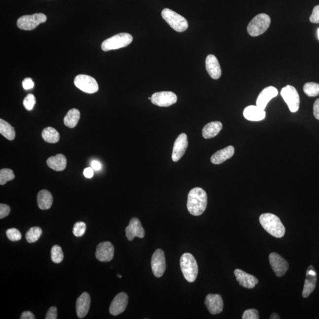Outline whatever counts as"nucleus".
I'll return each mask as SVG.
<instances>
[{
	"label": "nucleus",
	"mask_w": 319,
	"mask_h": 319,
	"mask_svg": "<svg viewBox=\"0 0 319 319\" xmlns=\"http://www.w3.org/2000/svg\"><path fill=\"white\" fill-rule=\"evenodd\" d=\"M208 205V196L201 187H195L189 193L187 208L193 216H200L204 213Z\"/></svg>",
	"instance_id": "obj_1"
},
{
	"label": "nucleus",
	"mask_w": 319,
	"mask_h": 319,
	"mask_svg": "<svg viewBox=\"0 0 319 319\" xmlns=\"http://www.w3.org/2000/svg\"><path fill=\"white\" fill-rule=\"evenodd\" d=\"M259 220L268 234L278 238L284 237L285 229L278 216L272 213H264L259 216Z\"/></svg>",
	"instance_id": "obj_2"
},
{
	"label": "nucleus",
	"mask_w": 319,
	"mask_h": 319,
	"mask_svg": "<svg viewBox=\"0 0 319 319\" xmlns=\"http://www.w3.org/2000/svg\"><path fill=\"white\" fill-rule=\"evenodd\" d=\"M180 264L184 279L189 283L195 282L198 274V265L195 257L190 253H184L181 256Z\"/></svg>",
	"instance_id": "obj_3"
},
{
	"label": "nucleus",
	"mask_w": 319,
	"mask_h": 319,
	"mask_svg": "<svg viewBox=\"0 0 319 319\" xmlns=\"http://www.w3.org/2000/svg\"><path fill=\"white\" fill-rule=\"evenodd\" d=\"M271 23L270 17L264 13L258 14L247 26V32L252 37L258 36L267 31Z\"/></svg>",
	"instance_id": "obj_4"
},
{
	"label": "nucleus",
	"mask_w": 319,
	"mask_h": 319,
	"mask_svg": "<svg viewBox=\"0 0 319 319\" xmlns=\"http://www.w3.org/2000/svg\"><path fill=\"white\" fill-rule=\"evenodd\" d=\"M163 19L171 28L177 32H183L188 28V22L185 18L171 9L165 8L162 12Z\"/></svg>",
	"instance_id": "obj_5"
},
{
	"label": "nucleus",
	"mask_w": 319,
	"mask_h": 319,
	"mask_svg": "<svg viewBox=\"0 0 319 319\" xmlns=\"http://www.w3.org/2000/svg\"><path fill=\"white\" fill-rule=\"evenodd\" d=\"M133 39V36L130 34L121 33L104 40L101 44V48L104 52L123 48L129 45Z\"/></svg>",
	"instance_id": "obj_6"
},
{
	"label": "nucleus",
	"mask_w": 319,
	"mask_h": 319,
	"mask_svg": "<svg viewBox=\"0 0 319 319\" xmlns=\"http://www.w3.org/2000/svg\"><path fill=\"white\" fill-rule=\"evenodd\" d=\"M46 20V16L43 13L26 15L18 19L17 25L18 28L24 31H32L41 23H45Z\"/></svg>",
	"instance_id": "obj_7"
},
{
	"label": "nucleus",
	"mask_w": 319,
	"mask_h": 319,
	"mask_svg": "<svg viewBox=\"0 0 319 319\" xmlns=\"http://www.w3.org/2000/svg\"><path fill=\"white\" fill-rule=\"evenodd\" d=\"M281 95L291 112H296L300 106L299 95L294 86L287 85L282 89Z\"/></svg>",
	"instance_id": "obj_8"
},
{
	"label": "nucleus",
	"mask_w": 319,
	"mask_h": 319,
	"mask_svg": "<svg viewBox=\"0 0 319 319\" xmlns=\"http://www.w3.org/2000/svg\"><path fill=\"white\" fill-rule=\"evenodd\" d=\"M74 85L87 94H94L99 89L97 80L94 77L86 74H79L74 80Z\"/></svg>",
	"instance_id": "obj_9"
},
{
	"label": "nucleus",
	"mask_w": 319,
	"mask_h": 319,
	"mask_svg": "<svg viewBox=\"0 0 319 319\" xmlns=\"http://www.w3.org/2000/svg\"><path fill=\"white\" fill-rule=\"evenodd\" d=\"M151 103L161 107H168L177 103V97L174 92L163 91L152 95Z\"/></svg>",
	"instance_id": "obj_10"
},
{
	"label": "nucleus",
	"mask_w": 319,
	"mask_h": 319,
	"mask_svg": "<svg viewBox=\"0 0 319 319\" xmlns=\"http://www.w3.org/2000/svg\"><path fill=\"white\" fill-rule=\"evenodd\" d=\"M151 265L155 276L159 278L163 275L166 268V262L163 250L158 249L154 252L152 256Z\"/></svg>",
	"instance_id": "obj_11"
},
{
	"label": "nucleus",
	"mask_w": 319,
	"mask_h": 319,
	"mask_svg": "<svg viewBox=\"0 0 319 319\" xmlns=\"http://www.w3.org/2000/svg\"><path fill=\"white\" fill-rule=\"evenodd\" d=\"M269 260L271 268L278 277L284 276L288 270V263L284 258L277 253H271Z\"/></svg>",
	"instance_id": "obj_12"
},
{
	"label": "nucleus",
	"mask_w": 319,
	"mask_h": 319,
	"mask_svg": "<svg viewBox=\"0 0 319 319\" xmlns=\"http://www.w3.org/2000/svg\"><path fill=\"white\" fill-rule=\"evenodd\" d=\"M188 147V140L186 134L182 133L175 140L172 158L175 162H178L183 156Z\"/></svg>",
	"instance_id": "obj_13"
},
{
	"label": "nucleus",
	"mask_w": 319,
	"mask_h": 319,
	"mask_svg": "<svg viewBox=\"0 0 319 319\" xmlns=\"http://www.w3.org/2000/svg\"><path fill=\"white\" fill-rule=\"evenodd\" d=\"M317 283V271L313 265H310L306 271V279L302 292V296L304 298L308 297L315 290Z\"/></svg>",
	"instance_id": "obj_14"
},
{
	"label": "nucleus",
	"mask_w": 319,
	"mask_h": 319,
	"mask_svg": "<svg viewBox=\"0 0 319 319\" xmlns=\"http://www.w3.org/2000/svg\"><path fill=\"white\" fill-rule=\"evenodd\" d=\"M114 255V247L111 243H101L97 247L95 256L98 260L101 262H109L112 260Z\"/></svg>",
	"instance_id": "obj_15"
},
{
	"label": "nucleus",
	"mask_w": 319,
	"mask_h": 319,
	"mask_svg": "<svg viewBox=\"0 0 319 319\" xmlns=\"http://www.w3.org/2000/svg\"><path fill=\"white\" fill-rule=\"evenodd\" d=\"M128 297L126 293L122 292L116 296L110 305L109 313L112 316H118L123 313L127 308Z\"/></svg>",
	"instance_id": "obj_16"
},
{
	"label": "nucleus",
	"mask_w": 319,
	"mask_h": 319,
	"mask_svg": "<svg viewBox=\"0 0 319 319\" xmlns=\"http://www.w3.org/2000/svg\"><path fill=\"white\" fill-rule=\"evenodd\" d=\"M126 237L128 241H131L134 238H143L145 236V231L141 222L137 217L131 219L129 225L126 228Z\"/></svg>",
	"instance_id": "obj_17"
},
{
	"label": "nucleus",
	"mask_w": 319,
	"mask_h": 319,
	"mask_svg": "<svg viewBox=\"0 0 319 319\" xmlns=\"http://www.w3.org/2000/svg\"><path fill=\"white\" fill-rule=\"evenodd\" d=\"M205 305L212 315L220 314L223 309L222 296L219 294H209L205 299Z\"/></svg>",
	"instance_id": "obj_18"
},
{
	"label": "nucleus",
	"mask_w": 319,
	"mask_h": 319,
	"mask_svg": "<svg viewBox=\"0 0 319 319\" xmlns=\"http://www.w3.org/2000/svg\"><path fill=\"white\" fill-rule=\"evenodd\" d=\"M278 90L274 86L265 88L259 94L256 101V106L265 110L268 103L278 95Z\"/></svg>",
	"instance_id": "obj_19"
},
{
	"label": "nucleus",
	"mask_w": 319,
	"mask_h": 319,
	"mask_svg": "<svg viewBox=\"0 0 319 319\" xmlns=\"http://www.w3.org/2000/svg\"><path fill=\"white\" fill-rule=\"evenodd\" d=\"M234 274L240 285L244 288L252 289L258 283V280L255 276L240 269L235 270Z\"/></svg>",
	"instance_id": "obj_20"
},
{
	"label": "nucleus",
	"mask_w": 319,
	"mask_h": 319,
	"mask_svg": "<svg viewBox=\"0 0 319 319\" xmlns=\"http://www.w3.org/2000/svg\"><path fill=\"white\" fill-rule=\"evenodd\" d=\"M206 69L209 74L213 79H218L222 75V70L215 56L210 55L205 61Z\"/></svg>",
	"instance_id": "obj_21"
},
{
	"label": "nucleus",
	"mask_w": 319,
	"mask_h": 319,
	"mask_svg": "<svg viewBox=\"0 0 319 319\" xmlns=\"http://www.w3.org/2000/svg\"><path fill=\"white\" fill-rule=\"evenodd\" d=\"M91 305V297L86 292L77 298L76 303V314L79 319L84 318L88 314Z\"/></svg>",
	"instance_id": "obj_22"
},
{
	"label": "nucleus",
	"mask_w": 319,
	"mask_h": 319,
	"mask_svg": "<svg viewBox=\"0 0 319 319\" xmlns=\"http://www.w3.org/2000/svg\"><path fill=\"white\" fill-rule=\"evenodd\" d=\"M265 110L256 106H250L244 110L243 115L246 120L251 121H260L265 118Z\"/></svg>",
	"instance_id": "obj_23"
},
{
	"label": "nucleus",
	"mask_w": 319,
	"mask_h": 319,
	"mask_svg": "<svg viewBox=\"0 0 319 319\" xmlns=\"http://www.w3.org/2000/svg\"><path fill=\"white\" fill-rule=\"evenodd\" d=\"M235 148L233 146L229 145L227 147L216 152L211 158V162L214 165H220L234 156Z\"/></svg>",
	"instance_id": "obj_24"
},
{
	"label": "nucleus",
	"mask_w": 319,
	"mask_h": 319,
	"mask_svg": "<svg viewBox=\"0 0 319 319\" xmlns=\"http://www.w3.org/2000/svg\"><path fill=\"white\" fill-rule=\"evenodd\" d=\"M47 166L53 171L61 172L64 171L67 167V160L64 155L59 154L55 156L49 158L46 162Z\"/></svg>",
	"instance_id": "obj_25"
},
{
	"label": "nucleus",
	"mask_w": 319,
	"mask_h": 319,
	"mask_svg": "<svg viewBox=\"0 0 319 319\" xmlns=\"http://www.w3.org/2000/svg\"><path fill=\"white\" fill-rule=\"evenodd\" d=\"M37 201L38 207L41 210H49L53 204V196L51 193L47 190H42L38 192Z\"/></svg>",
	"instance_id": "obj_26"
},
{
	"label": "nucleus",
	"mask_w": 319,
	"mask_h": 319,
	"mask_svg": "<svg viewBox=\"0 0 319 319\" xmlns=\"http://www.w3.org/2000/svg\"><path fill=\"white\" fill-rule=\"evenodd\" d=\"M222 129V124L219 121H213L208 123L203 128L202 136L206 139L216 137Z\"/></svg>",
	"instance_id": "obj_27"
},
{
	"label": "nucleus",
	"mask_w": 319,
	"mask_h": 319,
	"mask_svg": "<svg viewBox=\"0 0 319 319\" xmlns=\"http://www.w3.org/2000/svg\"><path fill=\"white\" fill-rule=\"evenodd\" d=\"M80 112L78 109L73 108L70 110L64 118V124L66 126L73 128L77 126L80 119Z\"/></svg>",
	"instance_id": "obj_28"
},
{
	"label": "nucleus",
	"mask_w": 319,
	"mask_h": 319,
	"mask_svg": "<svg viewBox=\"0 0 319 319\" xmlns=\"http://www.w3.org/2000/svg\"><path fill=\"white\" fill-rule=\"evenodd\" d=\"M41 136L44 141L52 144L58 142L60 140V135L58 131L51 127L44 128L41 133Z\"/></svg>",
	"instance_id": "obj_29"
},
{
	"label": "nucleus",
	"mask_w": 319,
	"mask_h": 319,
	"mask_svg": "<svg viewBox=\"0 0 319 319\" xmlns=\"http://www.w3.org/2000/svg\"><path fill=\"white\" fill-rule=\"evenodd\" d=\"M0 133L2 136L8 140H13L16 137V132H15L14 127L4 120H0Z\"/></svg>",
	"instance_id": "obj_30"
},
{
	"label": "nucleus",
	"mask_w": 319,
	"mask_h": 319,
	"mask_svg": "<svg viewBox=\"0 0 319 319\" xmlns=\"http://www.w3.org/2000/svg\"><path fill=\"white\" fill-rule=\"evenodd\" d=\"M42 234V230L38 226H34L26 232V239L29 243H34L39 239Z\"/></svg>",
	"instance_id": "obj_31"
},
{
	"label": "nucleus",
	"mask_w": 319,
	"mask_h": 319,
	"mask_svg": "<svg viewBox=\"0 0 319 319\" xmlns=\"http://www.w3.org/2000/svg\"><path fill=\"white\" fill-rule=\"evenodd\" d=\"M303 91L309 97H317L319 95V84L315 82H308L303 86Z\"/></svg>",
	"instance_id": "obj_32"
},
{
	"label": "nucleus",
	"mask_w": 319,
	"mask_h": 319,
	"mask_svg": "<svg viewBox=\"0 0 319 319\" xmlns=\"http://www.w3.org/2000/svg\"><path fill=\"white\" fill-rule=\"evenodd\" d=\"M64 253L60 246L56 245L52 247L51 250V258L53 262L59 264L63 261Z\"/></svg>",
	"instance_id": "obj_33"
},
{
	"label": "nucleus",
	"mask_w": 319,
	"mask_h": 319,
	"mask_svg": "<svg viewBox=\"0 0 319 319\" xmlns=\"http://www.w3.org/2000/svg\"><path fill=\"white\" fill-rule=\"evenodd\" d=\"M15 176L13 171L9 169H3L0 171V184L4 185L8 181L13 180Z\"/></svg>",
	"instance_id": "obj_34"
},
{
	"label": "nucleus",
	"mask_w": 319,
	"mask_h": 319,
	"mask_svg": "<svg viewBox=\"0 0 319 319\" xmlns=\"http://www.w3.org/2000/svg\"><path fill=\"white\" fill-rule=\"evenodd\" d=\"M86 229V225L84 222H77L74 225L73 234L76 237H80L84 235Z\"/></svg>",
	"instance_id": "obj_35"
},
{
	"label": "nucleus",
	"mask_w": 319,
	"mask_h": 319,
	"mask_svg": "<svg viewBox=\"0 0 319 319\" xmlns=\"http://www.w3.org/2000/svg\"><path fill=\"white\" fill-rule=\"evenodd\" d=\"M6 235L9 240L11 241H18L22 239V235L20 232L16 228H10L6 231Z\"/></svg>",
	"instance_id": "obj_36"
},
{
	"label": "nucleus",
	"mask_w": 319,
	"mask_h": 319,
	"mask_svg": "<svg viewBox=\"0 0 319 319\" xmlns=\"http://www.w3.org/2000/svg\"><path fill=\"white\" fill-rule=\"evenodd\" d=\"M35 103H36V100H35V95L32 94H29L27 95L25 100H24L23 106H25L27 110L31 111V110L34 109Z\"/></svg>",
	"instance_id": "obj_37"
},
{
	"label": "nucleus",
	"mask_w": 319,
	"mask_h": 319,
	"mask_svg": "<svg viewBox=\"0 0 319 319\" xmlns=\"http://www.w3.org/2000/svg\"><path fill=\"white\" fill-rule=\"evenodd\" d=\"M259 318L258 311L254 309L247 310L244 312L242 317L243 319H258Z\"/></svg>",
	"instance_id": "obj_38"
},
{
	"label": "nucleus",
	"mask_w": 319,
	"mask_h": 319,
	"mask_svg": "<svg viewBox=\"0 0 319 319\" xmlns=\"http://www.w3.org/2000/svg\"><path fill=\"white\" fill-rule=\"evenodd\" d=\"M310 21L312 23H319V5L315 6L312 14L310 17Z\"/></svg>",
	"instance_id": "obj_39"
},
{
	"label": "nucleus",
	"mask_w": 319,
	"mask_h": 319,
	"mask_svg": "<svg viewBox=\"0 0 319 319\" xmlns=\"http://www.w3.org/2000/svg\"><path fill=\"white\" fill-rule=\"evenodd\" d=\"M10 208L7 205L0 204V218L3 219L7 217L10 213Z\"/></svg>",
	"instance_id": "obj_40"
},
{
	"label": "nucleus",
	"mask_w": 319,
	"mask_h": 319,
	"mask_svg": "<svg viewBox=\"0 0 319 319\" xmlns=\"http://www.w3.org/2000/svg\"><path fill=\"white\" fill-rule=\"evenodd\" d=\"M46 319H56L58 318V310L55 306H52L48 310L46 315Z\"/></svg>",
	"instance_id": "obj_41"
},
{
	"label": "nucleus",
	"mask_w": 319,
	"mask_h": 319,
	"mask_svg": "<svg viewBox=\"0 0 319 319\" xmlns=\"http://www.w3.org/2000/svg\"><path fill=\"white\" fill-rule=\"evenodd\" d=\"M22 85L24 89H26V90H29V89L34 87L35 83L31 78L28 77V78H26L23 80Z\"/></svg>",
	"instance_id": "obj_42"
},
{
	"label": "nucleus",
	"mask_w": 319,
	"mask_h": 319,
	"mask_svg": "<svg viewBox=\"0 0 319 319\" xmlns=\"http://www.w3.org/2000/svg\"><path fill=\"white\" fill-rule=\"evenodd\" d=\"M314 114L315 117L319 120V98L315 101L314 106Z\"/></svg>",
	"instance_id": "obj_43"
},
{
	"label": "nucleus",
	"mask_w": 319,
	"mask_h": 319,
	"mask_svg": "<svg viewBox=\"0 0 319 319\" xmlns=\"http://www.w3.org/2000/svg\"><path fill=\"white\" fill-rule=\"evenodd\" d=\"M35 316L31 312H24L21 315L20 319H35Z\"/></svg>",
	"instance_id": "obj_44"
},
{
	"label": "nucleus",
	"mask_w": 319,
	"mask_h": 319,
	"mask_svg": "<svg viewBox=\"0 0 319 319\" xmlns=\"http://www.w3.org/2000/svg\"><path fill=\"white\" fill-rule=\"evenodd\" d=\"M83 175L86 178H92L94 176V169L92 168H86L83 171Z\"/></svg>",
	"instance_id": "obj_45"
},
{
	"label": "nucleus",
	"mask_w": 319,
	"mask_h": 319,
	"mask_svg": "<svg viewBox=\"0 0 319 319\" xmlns=\"http://www.w3.org/2000/svg\"><path fill=\"white\" fill-rule=\"evenodd\" d=\"M92 168L95 170V171H100L101 169V163L97 160L92 161L91 163Z\"/></svg>",
	"instance_id": "obj_46"
},
{
	"label": "nucleus",
	"mask_w": 319,
	"mask_h": 319,
	"mask_svg": "<svg viewBox=\"0 0 319 319\" xmlns=\"http://www.w3.org/2000/svg\"><path fill=\"white\" fill-rule=\"evenodd\" d=\"M270 319H280V317H279V316L278 315H277V314H275V313H274V314H273L272 315H271V317H270Z\"/></svg>",
	"instance_id": "obj_47"
},
{
	"label": "nucleus",
	"mask_w": 319,
	"mask_h": 319,
	"mask_svg": "<svg viewBox=\"0 0 319 319\" xmlns=\"http://www.w3.org/2000/svg\"><path fill=\"white\" fill-rule=\"evenodd\" d=\"M318 38H319V28L318 30Z\"/></svg>",
	"instance_id": "obj_48"
},
{
	"label": "nucleus",
	"mask_w": 319,
	"mask_h": 319,
	"mask_svg": "<svg viewBox=\"0 0 319 319\" xmlns=\"http://www.w3.org/2000/svg\"><path fill=\"white\" fill-rule=\"evenodd\" d=\"M117 276L119 277V278H121L122 276L120 275H119V274H117Z\"/></svg>",
	"instance_id": "obj_49"
}]
</instances>
